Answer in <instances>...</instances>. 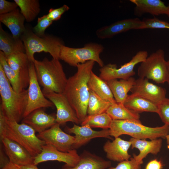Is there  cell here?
Wrapping results in <instances>:
<instances>
[{
  "mask_svg": "<svg viewBox=\"0 0 169 169\" xmlns=\"http://www.w3.org/2000/svg\"><path fill=\"white\" fill-rule=\"evenodd\" d=\"M144 29L160 28L169 29V23L156 18L144 19Z\"/></svg>",
  "mask_w": 169,
  "mask_h": 169,
  "instance_id": "d590c367",
  "label": "cell"
},
{
  "mask_svg": "<svg viewBox=\"0 0 169 169\" xmlns=\"http://www.w3.org/2000/svg\"><path fill=\"white\" fill-rule=\"evenodd\" d=\"M112 103L102 99L90 90L87 113L88 115L99 114L106 112Z\"/></svg>",
  "mask_w": 169,
  "mask_h": 169,
  "instance_id": "1f68e13d",
  "label": "cell"
},
{
  "mask_svg": "<svg viewBox=\"0 0 169 169\" xmlns=\"http://www.w3.org/2000/svg\"><path fill=\"white\" fill-rule=\"evenodd\" d=\"M112 120H131L141 121L139 113L117 102L112 103L106 112Z\"/></svg>",
  "mask_w": 169,
  "mask_h": 169,
  "instance_id": "f1b7e54d",
  "label": "cell"
},
{
  "mask_svg": "<svg viewBox=\"0 0 169 169\" xmlns=\"http://www.w3.org/2000/svg\"><path fill=\"white\" fill-rule=\"evenodd\" d=\"M0 50L6 57L13 54L25 53L23 43L21 38H16L5 31L0 24Z\"/></svg>",
  "mask_w": 169,
  "mask_h": 169,
  "instance_id": "d4e9b609",
  "label": "cell"
},
{
  "mask_svg": "<svg viewBox=\"0 0 169 169\" xmlns=\"http://www.w3.org/2000/svg\"><path fill=\"white\" fill-rule=\"evenodd\" d=\"M112 120L106 112L88 115L81 123V125H89L91 128H99L103 129H110Z\"/></svg>",
  "mask_w": 169,
  "mask_h": 169,
  "instance_id": "d6a6232c",
  "label": "cell"
},
{
  "mask_svg": "<svg viewBox=\"0 0 169 169\" xmlns=\"http://www.w3.org/2000/svg\"><path fill=\"white\" fill-rule=\"evenodd\" d=\"M64 130L66 132L73 133L75 135L73 149L80 148L95 138L102 137L112 139L110 135L109 129L95 131L92 129L88 125L79 126L74 124L72 127L66 126Z\"/></svg>",
  "mask_w": 169,
  "mask_h": 169,
  "instance_id": "2e32d148",
  "label": "cell"
},
{
  "mask_svg": "<svg viewBox=\"0 0 169 169\" xmlns=\"http://www.w3.org/2000/svg\"><path fill=\"white\" fill-rule=\"evenodd\" d=\"M104 49L102 44L93 42L86 44L81 48H71L64 45L60 48L59 59L75 67L79 64L92 60L102 67L104 65L100 54Z\"/></svg>",
  "mask_w": 169,
  "mask_h": 169,
  "instance_id": "52a82bcc",
  "label": "cell"
},
{
  "mask_svg": "<svg viewBox=\"0 0 169 169\" xmlns=\"http://www.w3.org/2000/svg\"><path fill=\"white\" fill-rule=\"evenodd\" d=\"M144 26L143 20L138 18L126 19L98 29L96 32V34L100 39L110 38L130 30L144 29Z\"/></svg>",
  "mask_w": 169,
  "mask_h": 169,
  "instance_id": "9a60e30c",
  "label": "cell"
},
{
  "mask_svg": "<svg viewBox=\"0 0 169 169\" xmlns=\"http://www.w3.org/2000/svg\"><path fill=\"white\" fill-rule=\"evenodd\" d=\"M6 58L9 65L18 75L25 89L29 82V61L25 53L19 52L11 54Z\"/></svg>",
  "mask_w": 169,
  "mask_h": 169,
  "instance_id": "ffe728a7",
  "label": "cell"
},
{
  "mask_svg": "<svg viewBox=\"0 0 169 169\" xmlns=\"http://www.w3.org/2000/svg\"><path fill=\"white\" fill-rule=\"evenodd\" d=\"M36 131L28 125L7 120L0 110V139L6 138L18 143L34 157L41 151L45 145L44 141L38 137Z\"/></svg>",
  "mask_w": 169,
  "mask_h": 169,
  "instance_id": "7a4b0ae2",
  "label": "cell"
},
{
  "mask_svg": "<svg viewBox=\"0 0 169 169\" xmlns=\"http://www.w3.org/2000/svg\"><path fill=\"white\" fill-rule=\"evenodd\" d=\"M0 166L1 169L9 162L10 161L2 144V145H0Z\"/></svg>",
  "mask_w": 169,
  "mask_h": 169,
  "instance_id": "60d3db41",
  "label": "cell"
},
{
  "mask_svg": "<svg viewBox=\"0 0 169 169\" xmlns=\"http://www.w3.org/2000/svg\"><path fill=\"white\" fill-rule=\"evenodd\" d=\"M0 64L3 68L7 79L15 91L20 93L26 89H25L22 81L18 75L8 64L5 56L1 51Z\"/></svg>",
  "mask_w": 169,
  "mask_h": 169,
  "instance_id": "4dcf8cb0",
  "label": "cell"
},
{
  "mask_svg": "<svg viewBox=\"0 0 169 169\" xmlns=\"http://www.w3.org/2000/svg\"><path fill=\"white\" fill-rule=\"evenodd\" d=\"M22 122L28 125L38 133L49 129L56 123V117L47 114L42 108L32 112L23 118Z\"/></svg>",
  "mask_w": 169,
  "mask_h": 169,
  "instance_id": "d6986e66",
  "label": "cell"
},
{
  "mask_svg": "<svg viewBox=\"0 0 169 169\" xmlns=\"http://www.w3.org/2000/svg\"><path fill=\"white\" fill-rule=\"evenodd\" d=\"M167 68L168 70V71H169V60L167 61Z\"/></svg>",
  "mask_w": 169,
  "mask_h": 169,
  "instance_id": "f6af8a7d",
  "label": "cell"
},
{
  "mask_svg": "<svg viewBox=\"0 0 169 169\" xmlns=\"http://www.w3.org/2000/svg\"><path fill=\"white\" fill-rule=\"evenodd\" d=\"M130 141L123 140L119 137L115 138L112 141L108 140L104 144L103 149L109 160L121 162L129 160L131 156L128 151L131 146Z\"/></svg>",
  "mask_w": 169,
  "mask_h": 169,
  "instance_id": "ac0fdd59",
  "label": "cell"
},
{
  "mask_svg": "<svg viewBox=\"0 0 169 169\" xmlns=\"http://www.w3.org/2000/svg\"><path fill=\"white\" fill-rule=\"evenodd\" d=\"M143 162H139L133 157L127 161L120 162L115 167H110L108 169H141Z\"/></svg>",
  "mask_w": 169,
  "mask_h": 169,
  "instance_id": "8d00e7d4",
  "label": "cell"
},
{
  "mask_svg": "<svg viewBox=\"0 0 169 169\" xmlns=\"http://www.w3.org/2000/svg\"><path fill=\"white\" fill-rule=\"evenodd\" d=\"M69 9V7L64 4L58 8H50L47 15L48 18L53 22L57 21L59 19L62 15Z\"/></svg>",
  "mask_w": 169,
  "mask_h": 169,
  "instance_id": "74e56055",
  "label": "cell"
},
{
  "mask_svg": "<svg viewBox=\"0 0 169 169\" xmlns=\"http://www.w3.org/2000/svg\"><path fill=\"white\" fill-rule=\"evenodd\" d=\"M21 39L28 59L32 62L35 59L34 54L41 52L49 53L53 58L59 59L60 48L64 45L61 39L56 36L45 35L43 37H40L32 31L27 29Z\"/></svg>",
  "mask_w": 169,
  "mask_h": 169,
  "instance_id": "8992f818",
  "label": "cell"
},
{
  "mask_svg": "<svg viewBox=\"0 0 169 169\" xmlns=\"http://www.w3.org/2000/svg\"><path fill=\"white\" fill-rule=\"evenodd\" d=\"M0 140L10 162L18 166L33 163V157L21 145L6 138Z\"/></svg>",
  "mask_w": 169,
  "mask_h": 169,
  "instance_id": "e0dca14e",
  "label": "cell"
},
{
  "mask_svg": "<svg viewBox=\"0 0 169 169\" xmlns=\"http://www.w3.org/2000/svg\"><path fill=\"white\" fill-rule=\"evenodd\" d=\"M135 80L132 77L127 79H113L106 81L116 102L124 104Z\"/></svg>",
  "mask_w": 169,
  "mask_h": 169,
  "instance_id": "484cf974",
  "label": "cell"
},
{
  "mask_svg": "<svg viewBox=\"0 0 169 169\" xmlns=\"http://www.w3.org/2000/svg\"><path fill=\"white\" fill-rule=\"evenodd\" d=\"M88 85L90 90L102 99L112 103L116 102L106 81L96 75L93 71L91 73Z\"/></svg>",
  "mask_w": 169,
  "mask_h": 169,
  "instance_id": "83f0119b",
  "label": "cell"
},
{
  "mask_svg": "<svg viewBox=\"0 0 169 169\" xmlns=\"http://www.w3.org/2000/svg\"><path fill=\"white\" fill-rule=\"evenodd\" d=\"M131 143L132 149H138L139 153L137 155H133V157L139 162H143V159L149 153L157 155L160 151L162 145L161 138L147 141L145 139H139L131 138L130 140Z\"/></svg>",
  "mask_w": 169,
  "mask_h": 169,
  "instance_id": "cb8c5ba5",
  "label": "cell"
},
{
  "mask_svg": "<svg viewBox=\"0 0 169 169\" xmlns=\"http://www.w3.org/2000/svg\"><path fill=\"white\" fill-rule=\"evenodd\" d=\"M37 136L46 144L51 145L62 152H66L73 149L74 136L63 131L60 125L57 123L49 129L38 133Z\"/></svg>",
  "mask_w": 169,
  "mask_h": 169,
  "instance_id": "8fae6325",
  "label": "cell"
},
{
  "mask_svg": "<svg viewBox=\"0 0 169 169\" xmlns=\"http://www.w3.org/2000/svg\"><path fill=\"white\" fill-rule=\"evenodd\" d=\"M53 22L47 17V14L38 18L37 23L33 28V33L38 36L43 37L46 34V29L52 24Z\"/></svg>",
  "mask_w": 169,
  "mask_h": 169,
  "instance_id": "836d02e7",
  "label": "cell"
},
{
  "mask_svg": "<svg viewBox=\"0 0 169 169\" xmlns=\"http://www.w3.org/2000/svg\"><path fill=\"white\" fill-rule=\"evenodd\" d=\"M29 82L28 91V102L23 118L33 110L40 108L52 107L53 103L44 95L38 82L33 62L29 64Z\"/></svg>",
  "mask_w": 169,
  "mask_h": 169,
  "instance_id": "30bf717a",
  "label": "cell"
},
{
  "mask_svg": "<svg viewBox=\"0 0 169 169\" xmlns=\"http://www.w3.org/2000/svg\"><path fill=\"white\" fill-rule=\"evenodd\" d=\"M166 143L167 144V148L169 149V133L166 136Z\"/></svg>",
  "mask_w": 169,
  "mask_h": 169,
  "instance_id": "ee69618b",
  "label": "cell"
},
{
  "mask_svg": "<svg viewBox=\"0 0 169 169\" xmlns=\"http://www.w3.org/2000/svg\"><path fill=\"white\" fill-rule=\"evenodd\" d=\"M18 7L14 2H11L5 0H0V15L10 13Z\"/></svg>",
  "mask_w": 169,
  "mask_h": 169,
  "instance_id": "f35d334b",
  "label": "cell"
},
{
  "mask_svg": "<svg viewBox=\"0 0 169 169\" xmlns=\"http://www.w3.org/2000/svg\"><path fill=\"white\" fill-rule=\"evenodd\" d=\"M168 84H169V81H168Z\"/></svg>",
  "mask_w": 169,
  "mask_h": 169,
  "instance_id": "bcb514c9",
  "label": "cell"
},
{
  "mask_svg": "<svg viewBox=\"0 0 169 169\" xmlns=\"http://www.w3.org/2000/svg\"><path fill=\"white\" fill-rule=\"evenodd\" d=\"M135 4V14L141 16L145 13L158 16L165 14L169 17V5L165 4L160 0H130Z\"/></svg>",
  "mask_w": 169,
  "mask_h": 169,
  "instance_id": "44dd1931",
  "label": "cell"
},
{
  "mask_svg": "<svg viewBox=\"0 0 169 169\" xmlns=\"http://www.w3.org/2000/svg\"><path fill=\"white\" fill-rule=\"evenodd\" d=\"M95 63L91 60L78 64L76 72L68 79L63 93L75 112L80 124L88 116L90 96L88 83Z\"/></svg>",
  "mask_w": 169,
  "mask_h": 169,
  "instance_id": "6da1fadb",
  "label": "cell"
},
{
  "mask_svg": "<svg viewBox=\"0 0 169 169\" xmlns=\"http://www.w3.org/2000/svg\"><path fill=\"white\" fill-rule=\"evenodd\" d=\"M162 122L169 126V99L165 98L158 104V111Z\"/></svg>",
  "mask_w": 169,
  "mask_h": 169,
  "instance_id": "e575fe53",
  "label": "cell"
},
{
  "mask_svg": "<svg viewBox=\"0 0 169 169\" xmlns=\"http://www.w3.org/2000/svg\"><path fill=\"white\" fill-rule=\"evenodd\" d=\"M146 51H140L127 63L117 68L115 64H109L104 65L100 69L99 77L106 81L113 79H127L135 74L134 69L135 65L141 63L148 57Z\"/></svg>",
  "mask_w": 169,
  "mask_h": 169,
  "instance_id": "9c48e42d",
  "label": "cell"
},
{
  "mask_svg": "<svg viewBox=\"0 0 169 169\" xmlns=\"http://www.w3.org/2000/svg\"><path fill=\"white\" fill-rule=\"evenodd\" d=\"M33 62L42 90L63 93L68 79L59 59L45 58L41 61L35 59Z\"/></svg>",
  "mask_w": 169,
  "mask_h": 169,
  "instance_id": "277c9868",
  "label": "cell"
},
{
  "mask_svg": "<svg viewBox=\"0 0 169 169\" xmlns=\"http://www.w3.org/2000/svg\"><path fill=\"white\" fill-rule=\"evenodd\" d=\"M0 110L5 118L19 123L23 118L28 102V91L21 93L14 90L7 79L0 64Z\"/></svg>",
  "mask_w": 169,
  "mask_h": 169,
  "instance_id": "3957f363",
  "label": "cell"
},
{
  "mask_svg": "<svg viewBox=\"0 0 169 169\" xmlns=\"http://www.w3.org/2000/svg\"><path fill=\"white\" fill-rule=\"evenodd\" d=\"M79 156V160L74 166L64 165L62 169H106L111 166L110 161L87 151H84Z\"/></svg>",
  "mask_w": 169,
  "mask_h": 169,
  "instance_id": "7402d4cb",
  "label": "cell"
},
{
  "mask_svg": "<svg viewBox=\"0 0 169 169\" xmlns=\"http://www.w3.org/2000/svg\"><path fill=\"white\" fill-rule=\"evenodd\" d=\"M129 109L138 113L147 112L157 113L158 104L138 95H128L124 104Z\"/></svg>",
  "mask_w": 169,
  "mask_h": 169,
  "instance_id": "4316f807",
  "label": "cell"
},
{
  "mask_svg": "<svg viewBox=\"0 0 169 169\" xmlns=\"http://www.w3.org/2000/svg\"><path fill=\"white\" fill-rule=\"evenodd\" d=\"M132 94L138 95L157 104L166 98V89L150 82L146 78L135 80L131 90Z\"/></svg>",
  "mask_w": 169,
  "mask_h": 169,
  "instance_id": "5bb4252c",
  "label": "cell"
},
{
  "mask_svg": "<svg viewBox=\"0 0 169 169\" xmlns=\"http://www.w3.org/2000/svg\"><path fill=\"white\" fill-rule=\"evenodd\" d=\"M19 8L21 13L28 22H32L40 12L38 0H14Z\"/></svg>",
  "mask_w": 169,
  "mask_h": 169,
  "instance_id": "f546056e",
  "label": "cell"
},
{
  "mask_svg": "<svg viewBox=\"0 0 169 169\" xmlns=\"http://www.w3.org/2000/svg\"><path fill=\"white\" fill-rule=\"evenodd\" d=\"M139 78H146L158 84L169 81V71L163 50L153 52L141 63L138 69Z\"/></svg>",
  "mask_w": 169,
  "mask_h": 169,
  "instance_id": "ba28073f",
  "label": "cell"
},
{
  "mask_svg": "<svg viewBox=\"0 0 169 169\" xmlns=\"http://www.w3.org/2000/svg\"><path fill=\"white\" fill-rule=\"evenodd\" d=\"M25 18L17 8L12 12L0 15V22L7 27L15 38H21L26 30L24 22Z\"/></svg>",
  "mask_w": 169,
  "mask_h": 169,
  "instance_id": "603a6c76",
  "label": "cell"
},
{
  "mask_svg": "<svg viewBox=\"0 0 169 169\" xmlns=\"http://www.w3.org/2000/svg\"><path fill=\"white\" fill-rule=\"evenodd\" d=\"M1 169H20L17 165L11 162H9Z\"/></svg>",
  "mask_w": 169,
  "mask_h": 169,
  "instance_id": "b9f144b4",
  "label": "cell"
},
{
  "mask_svg": "<svg viewBox=\"0 0 169 169\" xmlns=\"http://www.w3.org/2000/svg\"><path fill=\"white\" fill-rule=\"evenodd\" d=\"M163 166L161 161L154 159L151 160L147 164L145 169H162Z\"/></svg>",
  "mask_w": 169,
  "mask_h": 169,
  "instance_id": "ab89813d",
  "label": "cell"
},
{
  "mask_svg": "<svg viewBox=\"0 0 169 169\" xmlns=\"http://www.w3.org/2000/svg\"><path fill=\"white\" fill-rule=\"evenodd\" d=\"M42 91L45 97L56 108V123L60 125L68 122L80 123L75 112L63 93Z\"/></svg>",
  "mask_w": 169,
  "mask_h": 169,
  "instance_id": "7c38bea8",
  "label": "cell"
},
{
  "mask_svg": "<svg viewBox=\"0 0 169 169\" xmlns=\"http://www.w3.org/2000/svg\"><path fill=\"white\" fill-rule=\"evenodd\" d=\"M109 130L110 136L115 138L126 135L135 139L153 140L166 138L169 133V126L164 125L153 127L145 126L141 121L112 120Z\"/></svg>",
  "mask_w": 169,
  "mask_h": 169,
  "instance_id": "5b68a950",
  "label": "cell"
},
{
  "mask_svg": "<svg viewBox=\"0 0 169 169\" xmlns=\"http://www.w3.org/2000/svg\"><path fill=\"white\" fill-rule=\"evenodd\" d=\"M79 158L76 149L65 152L58 150L51 145L45 144L43 146L41 152L33 157V163L37 165L48 161H57L64 163L68 166L73 167L78 162Z\"/></svg>",
  "mask_w": 169,
  "mask_h": 169,
  "instance_id": "4fadbf2b",
  "label": "cell"
},
{
  "mask_svg": "<svg viewBox=\"0 0 169 169\" xmlns=\"http://www.w3.org/2000/svg\"><path fill=\"white\" fill-rule=\"evenodd\" d=\"M37 166L33 163L23 166H18L20 169H39Z\"/></svg>",
  "mask_w": 169,
  "mask_h": 169,
  "instance_id": "7bdbcfd3",
  "label": "cell"
}]
</instances>
